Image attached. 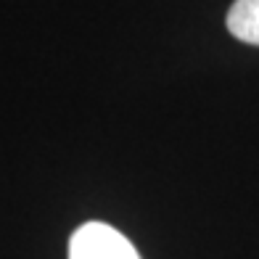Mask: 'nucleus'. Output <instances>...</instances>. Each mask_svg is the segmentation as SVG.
Masks as SVG:
<instances>
[{"instance_id":"obj_2","label":"nucleus","mask_w":259,"mask_h":259,"mask_svg":"<svg viewBox=\"0 0 259 259\" xmlns=\"http://www.w3.org/2000/svg\"><path fill=\"white\" fill-rule=\"evenodd\" d=\"M228 29L235 40L259 45V0H235L228 11Z\"/></svg>"},{"instance_id":"obj_1","label":"nucleus","mask_w":259,"mask_h":259,"mask_svg":"<svg viewBox=\"0 0 259 259\" xmlns=\"http://www.w3.org/2000/svg\"><path fill=\"white\" fill-rule=\"evenodd\" d=\"M69 259H140V254L116 228L88 222L77 228L69 241Z\"/></svg>"}]
</instances>
